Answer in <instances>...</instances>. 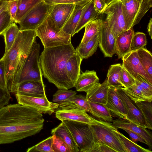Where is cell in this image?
I'll return each mask as SVG.
<instances>
[{
	"instance_id": "obj_38",
	"label": "cell",
	"mask_w": 152,
	"mask_h": 152,
	"mask_svg": "<svg viewBox=\"0 0 152 152\" xmlns=\"http://www.w3.org/2000/svg\"><path fill=\"white\" fill-rule=\"evenodd\" d=\"M122 88L126 95L134 103L139 101H149L144 96L139 87L135 83L128 88L122 87Z\"/></svg>"
},
{
	"instance_id": "obj_3",
	"label": "cell",
	"mask_w": 152,
	"mask_h": 152,
	"mask_svg": "<svg viewBox=\"0 0 152 152\" xmlns=\"http://www.w3.org/2000/svg\"><path fill=\"white\" fill-rule=\"evenodd\" d=\"M37 37L35 30H20L12 46L2 58L7 88L15 93L20 72Z\"/></svg>"
},
{
	"instance_id": "obj_49",
	"label": "cell",
	"mask_w": 152,
	"mask_h": 152,
	"mask_svg": "<svg viewBox=\"0 0 152 152\" xmlns=\"http://www.w3.org/2000/svg\"><path fill=\"white\" fill-rule=\"evenodd\" d=\"M94 7L96 12L100 14L103 12L107 6L105 0H94Z\"/></svg>"
},
{
	"instance_id": "obj_17",
	"label": "cell",
	"mask_w": 152,
	"mask_h": 152,
	"mask_svg": "<svg viewBox=\"0 0 152 152\" xmlns=\"http://www.w3.org/2000/svg\"><path fill=\"white\" fill-rule=\"evenodd\" d=\"M74 3H61L51 5L49 15L56 24L62 29L72 12Z\"/></svg>"
},
{
	"instance_id": "obj_29",
	"label": "cell",
	"mask_w": 152,
	"mask_h": 152,
	"mask_svg": "<svg viewBox=\"0 0 152 152\" xmlns=\"http://www.w3.org/2000/svg\"><path fill=\"white\" fill-rule=\"evenodd\" d=\"M90 113L99 120L111 123L113 121L111 113L105 105L89 102Z\"/></svg>"
},
{
	"instance_id": "obj_13",
	"label": "cell",
	"mask_w": 152,
	"mask_h": 152,
	"mask_svg": "<svg viewBox=\"0 0 152 152\" xmlns=\"http://www.w3.org/2000/svg\"><path fill=\"white\" fill-rule=\"evenodd\" d=\"M121 59L122 66L135 79L139 75L152 84V79L146 72L140 61L137 50L130 51Z\"/></svg>"
},
{
	"instance_id": "obj_31",
	"label": "cell",
	"mask_w": 152,
	"mask_h": 152,
	"mask_svg": "<svg viewBox=\"0 0 152 152\" xmlns=\"http://www.w3.org/2000/svg\"><path fill=\"white\" fill-rule=\"evenodd\" d=\"M101 19H97L90 22L85 26V31L81 43H85L99 32L103 22Z\"/></svg>"
},
{
	"instance_id": "obj_34",
	"label": "cell",
	"mask_w": 152,
	"mask_h": 152,
	"mask_svg": "<svg viewBox=\"0 0 152 152\" xmlns=\"http://www.w3.org/2000/svg\"><path fill=\"white\" fill-rule=\"evenodd\" d=\"M19 30L16 23L13 22L2 34L5 44V52L8 51L12 46Z\"/></svg>"
},
{
	"instance_id": "obj_6",
	"label": "cell",
	"mask_w": 152,
	"mask_h": 152,
	"mask_svg": "<svg viewBox=\"0 0 152 152\" xmlns=\"http://www.w3.org/2000/svg\"><path fill=\"white\" fill-rule=\"evenodd\" d=\"M103 14H106L105 21L115 38L123 31L131 28L120 0H116L110 4Z\"/></svg>"
},
{
	"instance_id": "obj_8",
	"label": "cell",
	"mask_w": 152,
	"mask_h": 152,
	"mask_svg": "<svg viewBox=\"0 0 152 152\" xmlns=\"http://www.w3.org/2000/svg\"><path fill=\"white\" fill-rule=\"evenodd\" d=\"M61 121L71 132L80 152H88L94 143L93 133L90 125L70 121Z\"/></svg>"
},
{
	"instance_id": "obj_37",
	"label": "cell",
	"mask_w": 152,
	"mask_h": 152,
	"mask_svg": "<svg viewBox=\"0 0 152 152\" xmlns=\"http://www.w3.org/2000/svg\"><path fill=\"white\" fill-rule=\"evenodd\" d=\"M53 140L52 135L35 145L28 148L26 151L27 152H54L52 147Z\"/></svg>"
},
{
	"instance_id": "obj_24",
	"label": "cell",
	"mask_w": 152,
	"mask_h": 152,
	"mask_svg": "<svg viewBox=\"0 0 152 152\" xmlns=\"http://www.w3.org/2000/svg\"><path fill=\"white\" fill-rule=\"evenodd\" d=\"M90 1L75 4L72 12L62 28L64 32L70 35L71 37L74 36V33L79 20L83 8Z\"/></svg>"
},
{
	"instance_id": "obj_19",
	"label": "cell",
	"mask_w": 152,
	"mask_h": 152,
	"mask_svg": "<svg viewBox=\"0 0 152 152\" xmlns=\"http://www.w3.org/2000/svg\"><path fill=\"white\" fill-rule=\"evenodd\" d=\"M45 87L43 81H27L20 84L15 93L30 96L41 97L46 95Z\"/></svg>"
},
{
	"instance_id": "obj_30",
	"label": "cell",
	"mask_w": 152,
	"mask_h": 152,
	"mask_svg": "<svg viewBox=\"0 0 152 152\" xmlns=\"http://www.w3.org/2000/svg\"><path fill=\"white\" fill-rule=\"evenodd\" d=\"M122 66L121 64L111 65L110 66L107 74V83L109 86L115 88L123 87L120 81Z\"/></svg>"
},
{
	"instance_id": "obj_10",
	"label": "cell",
	"mask_w": 152,
	"mask_h": 152,
	"mask_svg": "<svg viewBox=\"0 0 152 152\" xmlns=\"http://www.w3.org/2000/svg\"><path fill=\"white\" fill-rule=\"evenodd\" d=\"M131 28L139 23L149 9L152 0H120Z\"/></svg>"
},
{
	"instance_id": "obj_51",
	"label": "cell",
	"mask_w": 152,
	"mask_h": 152,
	"mask_svg": "<svg viewBox=\"0 0 152 152\" xmlns=\"http://www.w3.org/2000/svg\"><path fill=\"white\" fill-rule=\"evenodd\" d=\"M123 129L128 133L132 142L135 143L140 142L148 145L145 139L137 134L128 129Z\"/></svg>"
},
{
	"instance_id": "obj_9",
	"label": "cell",
	"mask_w": 152,
	"mask_h": 152,
	"mask_svg": "<svg viewBox=\"0 0 152 152\" xmlns=\"http://www.w3.org/2000/svg\"><path fill=\"white\" fill-rule=\"evenodd\" d=\"M51 5L41 2L30 11L19 23L20 30H35L49 15Z\"/></svg>"
},
{
	"instance_id": "obj_53",
	"label": "cell",
	"mask_w": 152,
	"mask_h": 152,
	"mask_svg": "<svg viewBox=\"0 0 152 152\" xmlns=\"http://www.w3.org/2000/svg\"><path fill=\"white\" fill-rule=\"evenodd\" d=\"M116 0H105V2L108 6L110 4Z\"/></svg>"
},
{
	"instance_id": "obj_45",
	"label": "cell",
	"mask_w": 152,
	"mask_h": 152,
	"mask_svg": "<svg viewBox=\"0 0 152 152\" xmlns=\"http://www.w3.org/2000/svg\"><path fill=\"white\" fill-rule=\"evenodd\" d=\"M18 6V0L8 1L7 10L13 22H14Z\"/></svg>"
},
{
	"instance_id": "obj_50",
	"label": "cell",
	"mask_w": 152,
	"mask_h": 152,
	"mask_svg": "<svg viewBox=\"0 0 152 152\" xmlns=\"http://www.w3.org/2000/svg\"><path fill=\"white\" fill-rule=\"evenodd\" d=\"M91 0H44L46 4L52 5L61 3H74Z\"/></svg>"
},
{
	"instance_id": "obj_16",
	"label": "cell",
	"mask_w": 152,
	"mask_h": 152,
	"mask_svg": "<svg viewBox=\"0 0 152 152\" xmlns=\"http://www.w3.org/2000/svg\"><path fill=\"white\" fill-rule=\"evenodd\" d=\"M105 106L110 112L112 117L126 120L127 115L125 108L115 88L109 86Z\"/></svg>"
},
{
	"instance_id": "obj_2",
	"label": "cell",
	"mask_w": 152,
	"mask_h": 152,
	"mask_svg": "<svg viewBox=\"0 0 152 152\" xmlns=\"http://www.w3.org/2000/svg\"><path fill=\"white\" fill-rule=\"evenodd\" d=\"M76 53L72 44L44 48L40 55L42 75L58 89H69L74 85L67 75L66 64Z\"/></svg>"
},
{
	"instance_id": "obj_25",
	"label": "cell",
	"mask_w": 152,
	"mask_h": 152,
	"mask_svg": "<svg viewBox=\"0 0 152 152\" xmlns=\"http://www.w3.org/2000/svg\"><path fill=\"white\" fill-rule=\"evenodd\" d=\"M78 108L90 113L91 109L89 102L86 96L76 95L68 100L59 104L56 111Z\"/></svg>"
},
{
	"instance_id": "obj_28",
	"label": "cell",
	"mask_w": 152,
	"mask_h": 152,
	"mask_svg": "<svg viewBox=\"0 0 152 152\" xmlns=\"http://www.w3.org/2000/svg\"><path fill=\"white\" fill-rule=\"evenodd\" d=\"M83 59L76 53L67 62L66 73L74 85L80 74V66Z\"/></svg>"
},
{
	"instance_id": "obj_18",
	"label": "cell",
	"mask_w": 152,
	"mask_h": 152,
	"mask_svg": "<svg viewBox=\"0 0 152 152\" xmlns=\"http://www.w3.org/2000/svg\"><path fill=\"white\" fill-rule=\"evenodd\" d=\"M112 124L117 129H126L137 134L145 139L150 150L152 149V136L146 128L127 120L120 118L113 120Z\"/></svg>"
},
{
	"instance_id": "obj_46",
	"label": "cell",
	"mask_w": 152,
	"mask_h": 152,
	"mask_svg": "<svg viewBox=\"0 0 152 152\" xmlns=\"http://www.w3.org/2000/svg\"><path fill=\"white\" fill-rule=\"evenodd\" d=\"M116 152L107 145L100 142L95 143L88 152Z\"/></svg>"
},
{
	"instance_id": "obj_43",
	"label": "cell",
	"mask_w": 152,
	"mask_h": 152,
	"mask_svg": "<svg viewBox=\"0 0 152 152\" xmlns=\"http://www.w3.org/2000/svg\"><path fill=\"white\" fill-rule=\"evenodd\" d=\"M13 23L7 10L0 13V35H2Z\"/></svg>"
},
{
	"instance_id": "obj_41",
	"label": "cell",
	"mask_w": 152,
	"mask_h": 152,
	"mask_svg": "<svg viewBox=\"0 0 152 152\" xmlns=\"http://www.w3.org/2000/svg\"><path fill=\"white\" fill-rule=\"evenodd\" d=\"M147 44L146 36L144 33L140 32L134 33L132 39L131 50H136L144 48Z\"/></svg>"
},
{
	"instance_id": "obj_42",
	"label": "cell",
	"mask_w": 152,
	"mask_h": 152,
	"mask_svg": "<svg viewBox=\"0 0 152 152\" xmlns=\"http://www.w3.org/2000/svg\"><path fill=\"white\" fill-rule=\"evenodd\" d=\"M53 136L52 147L54 152H72L71 148L61 138Z\"/></svg>"
},
{
	"instance_id": "obj_21",
	"label": "cell",
	"mask_w": 152,
	"mask_h": 152,
	"mask_svg": "<svg viewBox=\"0 0 152 152\" xmlns=\"http://www.w3.org/2000/svg\"><path fill=\"white\" fill-rule=\"evenodd\" d=\"M134 33L132 27L123 31L115 38V53L118 58H122L125 55L131 51V44Z\"/></svg>"
},
{
	"instance_id": "obj_55",
	"label": "cell",
	"mask_w": 152,
	"mask_h": 152,
	"mask_svg": "<svg viewBox=\"0 0 152 152\" xmlns=\"http://www.w3.org/2000/svg\"><path fill=\"white\" fill-rule=\"evenodd\" d=\"M8 1H10V0H7Z\"/></svg>"
},
{
	"instance_id": "obj_20",
	"label": "cell",
	"mask_w": 152,
	"mask_h": 152,
	"mask_svg": "<svg viewBox=\"0 0 152 152\" xmlns=\"http://www.w3.org/2000/svg\"><path fill=\"white\" fill-rule=\"evenodd\" d=\"M109 88L107 78L102 83H98L86 92V97L89 102L105 105L107 101Z\"/></svg>"
},
{
	"instance_id": "obj_14",
	"label": "cell",
	"mask_w": 152,
	"mask_h": 152,
	"mask_svg": "<svg viewBox=\"0 0 152 152\" xmlns=\"http://www.w3.org/2000/svg\"><path fill=\"white\" fill-rule=\"evenodd\" d=\"M56 112V117L61 121H70L89 125L104 124L107 122L96 119L89 115L86 111L78 108L58 110Z\"/></svg>"
},
{
	"instance_id": "obj_35",
	"label": "cell",
	"mask_w": 152,
	"mask_h": 152,
	"mask_svg": "<svg viewBox=\"0 0 152 152\" xmlns=\"http://www.w3.org/2000/svg\"><path fill=\"white\" fill-rule=\"evenodd\" d=\"M114 131L123 144L126 152H151L150 150L145 149L130 140L119 132L116 128Z\"/></svg>"
},
{
	"instance_id": "obj_22",
	"label": "cell",
	"mask_w": 152,
	"mask_h": 152,
	"mask_svg": "<svg viewBox=\"0 0 152 152\" xmlns=\"http://www.w3.org/2000/svg\"><path fill=\"white\" fill-rule=\"evenodd\" d=\"M99 79L94 70H86L80 74L74 85L77 91L86 93L99 83Z\"/></svg>"
},
{
	"instance_id": "obj_39",
	"label": "cell",
	"mask_w": 152,
	"mask_h": 152,
	"mask_svg": "<svg viewBox=\"0 0 152 152\" xmlns=\"http://www.w3.org/2000/svg\"><path fill=\"white\" fill-rule=\"evenodd\" d=\"M76 94V92L72 90L58 89L53 96V102L59 104L68 100Z\"/></svg>"
},
{
	"instance_id": "obj_4",
	"label": "cell",
	"mask_w": 152,
	"mask_h": 152,
	"mask_svg": "<svg viewBox=\"0 0 152 152\" xmlns=\"http://www.w3.org/2000/svg\"><path fill=\"white\" fill-rule=\"evenodd\" d=\"M44 48L64 45L71 43V36L59 28L49 15L35 30Z\"/></svg>"
},
{
	"instance_id": "obj_32",
	"label": "cell",
	"mask_w": 152,
	"mask_h": 152,
	"mask_svg": "<svg viewBox=\"0 0 152 152\" xmlns=\"http://www.w3.org/2000/svg\"><path fill=\"white\" fill-rule=\"evenodd\" d=\"M44 0H18V6L14 22L18 23L31 9Z\"/></svg>"
},
{
	"instance_id": "obj_54",
	"label": "cell",
	"mask_w": 152,
	"mask_h": 152,
	"mask_svg": "<svg viewBox=\"0 0 152 152\" xmlns=\"http://www.w3.org/2000/svg\"><path fill=\"white\" fill-rule=\"evenodd\" d=\"M6 0H0V7Z\"/></svg>"
},
{
	"instance_id": "obj_1",
	"label": "cell",
	"mask_w": 152,
	"mask_h": 152,
	"mask_svg": "<svg viewBox=\"0 0 152 152\" xmlns=\"http://www.w3.org/2000/svg\"><path fill=\"white\" fill-rule=\"evenodd\" d=\"M44 119L36 109L18 103L0 109V145L35 135L43 129Z\"/></svg>"
},
{
	"instance_id": "obj_7",
	"label": "cell",
	"mask_w": 152,
	"mask_h": 152,
	"mask_svg": "<svg viewBox=\"0 0 152 152\" xmlns=\"http://www.w3.org/2000/svg\"><path fill=\"white\" fill-rule=\"evenodd\" d=\"M93 133L94 142H100L110 147L116 152H126V150L114 131L112 123L90 125Z\"/></svg>"
},
{
	"instance_id": "obj_12",
	"label": "cell",
	"mask_w": 152,
	"mask_h": 152,
	"mask_svg": "<svg viewBox=\"0 0 152 152\" xmlns=\"http://www.w3.org/2000/svg\"><path fill=\"white\" fill-rule=\"evenodd\" d=\"M122 87L115 88L125 108L127 115L126 120L152 130V127L148 124L140 110L125 93Z\"/></svg>"
},
{
	"instance_id": "obj_27",
	"label": "cell",
	"mask_w": 152,
	"mask_h": 152,
	"mask_svg": "<svg viewBox=\"0 0 152 152\" xmlns=\"http://www.w3.org/2000/svg\"><path fill=\"white\" fill-rule=\"evenodd\" d=\"M99 33L87 42L80 43L76 48V52L83 59H86L91 56L96 51L99 41Z\"/></svg>"
},
{
	"instance_id": "obj_52",
	"label": "cell",
	"mask_w": 152,
	"mask_h": 152,
	"mask_svg": "<svg viewBox=\"0 0 152 152\" xmlns=\"http://www.w3.org/2000/svg\"><path fill=\"white\" fill-rule=\"evenodd\" d=\"M148 31L151 39H152V19L151 18L148 25Z\"/></svg>"
},
{
	"instance_id": "obj_15",
	"label": "cell",
	"mask_w": 152,
	"mask_h": 152,
	"mask_svg": "<svg viewBox=\"0 0 152 152\" xmlns=\"http://www.w3.org/2000/svg\"><path fill=\"white\" fill-rule=\"evenodd\" d=\"M98 45L104 57H112L116 53V39L107 23L103 21L99 31Z\"/></svg>"
},
{
	"instance_id": "obj_26",
	"label": "cell",
	"mask_w": 152,
	"mask_h": 152,
	"mask_svg": "<svg viewBox=\"0 0 152 152\" xmlns=\"http://www.w3.org/2000/svg\"><path fill=\"white\" fill-rule=\"evenodd\" d=\"M51 133L52 135L62 138L70 147L72 152H80L72 134L63 122L53 129Z\"/></svg>"
},
{
	"instance_id": "obj_44",
	"label": "cell",
	"mask_w": 152,
	"mask_h": 152,
	"mask_svg": "<svg viewBox=\"0 0 152 152\" xmlns=\"http://www.w3.org/2000/svg\"><path fill=\"white\" fill-rule=\"evenodd\" d=\"M120 79L124 88L129 87L135 83V79L122 66Z\"/></svg>"
},
{
	"instance_id": "obj_48",
	"label": "cell",
	"mask_w": 152,
	"mask_h": 152,
	"mask_svg": "<svg viewBox=\"0 0 152 152\" xmlns=\"http://www.w3.org/2000/svg\"><path fill=\"white\" fill-rule=\"evenodd\" d=\"M0 87L4 89H8L4 64L2 58L0 59Z\"/></svg>"
},
{
	"instance_id": "obj_40",
	"label": "cell",
	"mask_w": 152,
	"mask_h": 152,
	"mask_svg": "<svg viewBox=\"0 0 152 152\" xmlns=\"http://www.w3.org/2000/svg\"><path fill=\"white\" fill-rule=\"evenodd\" d=\"M135 84L139 87L144 96L149 102L152 100V84L138 75L135 79Z\"/></svg>"
},
{
	"instance_id": "obj_36",
	"label": "cell",
	"mask_w": 152,
	"mask_h": 152,
	"mask_svg": "<svg viewBox=\"0 0 152 152\" xmlns=\"http://www.w3.org/2000/svg\"><path fill=\"white\" fill-rule=\"evenodd\" d=\"M134 104L140 111L148 124L152 127V102L139 101Z\"/></svg>"
},
{
	"instance_id": "obj_33",
	"label": "cell",
	"mask_w": 152,
	"mask_h": 152,
	"mask_svg": "<svg viewBox=\"0 0 152 152\" xmlns=\"http://www.w3.org/2000/svg\"><path fill=\"white\" fill-rule=\"evenodd\" d=\"M139 58L144 69L152 79V53L143 48L137 50Z\"/></svg>"
},
{
	"instance_id": "obj_5",
	"label": "cell",
	"mask_w": 152,
	"mask_h": 152,
	"mask_svg": "<svg viewBox=\"0 0 152 152\" xmlns=\"http://www.w3.org/2000/svg\"><path fill=\"white\" fill-rule=\"evenodd\" d=\"M40 45L35 40L22 67L16 85L29 80L43 81L40 59Z\"/></svg>"
},
{
	"instance_id": "obj_23",
	"label": "cell",
	"mask_w": 152,
	"mask_h": 152,
	"mask_svg": "<svg viewBox=\"0 0 152 152\" xmlns=\"http://www.w3.org/2000/svg\"><path fill=\"white\" fill-rule=\"evenodd\" d=\"M101 14L96 12L94 7V0H91L83 7L73 35L78 33L88 23L98 19Z\"/></svg>"
},
{
	"instance_id": "obj_11",
	"label": "cell",
	"mask_w": 152,
	"mask_h": 152,
	"mask_svg": "<svg viewBox=\"0 0 152 152\" xmlns=\"http://www.w3.org/2000/svg\"><path fill=\"white\" fill-rule=\"evenodd\" d=\"M18 103L32 107L42 114L51 115L56 111L59 104L49 101L46 96L37 97L15 94Z\"/></svg>"
},
{
	"instance_id": "obj_47",
	"label": "cell",
	"mask_w": 152,
	"mask_h": 152,
	"mask_svg": "<svg viewBox=\"0 0 152 152\" xmlns=\"http://www.w3.org/2000/svg\"><path fill=\"white\" fill-rule=\"evenodd\" d=\"M10 92L8 89L0 87V109L9 104L11 98Z\"/></svg>"
}]
</instances>
